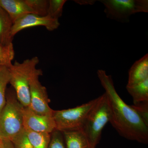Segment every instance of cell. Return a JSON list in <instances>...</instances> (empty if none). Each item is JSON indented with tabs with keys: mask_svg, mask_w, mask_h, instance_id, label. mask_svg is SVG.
Returning a JSON list of instances; mask_svg holds the SVG:
<instances>
[{
	"mask_svg": "<svg viewBox=\"0 0 148 148\" xmlns=\"http://www.w3.org/2000/svg\"><path fill=\"white\" fill-rule=\"evenodd\" d=\"M0 7L8 14L13 23L33 12L26 0H0Z\"/></svg>",
	"mask_w": 148,
	"mask_h": 148,
	"instance_id": "30bf717a",
	"label": "cell"
},
{
	"mask_svg": "<svg viewBox=\"0 0 148 148\" xmlns=\"http://www.w3.org/2000/svg\"><path fill=\"white\" fill-rule=\"evenodd\" d=\"M42 73L40 69H36L32 75L30 83V108L39 114L53 115V110L49 106V100L46 88L39 80Z\"/></svg>",
	"mask_w": 148,
	"mask_h": 148,
	"instance_id": "52a82bcc",
	"label": "cell"
},
{
	"mask_svg": "<svg viewBox=\"0 0 148 148\" xmlns=\"http://www.w3.org/2000/svg\"><path fill=\"white\" fill-rule=\"evenodd\" d=\"M131 106L148 126V101L135 103Z\"/></svg>",
	"mask_w": 148,
	"mask_h": 148,
	"instance_id": "44dd1931",
	"label": "cell"
},
{
	"mask_svg": "<svg viewBox=\"0 0 148 148\" xmlns=\"http://www.w3.org/2000/svg\"><path fill=\"white\" fill-rule=\"evenodd\" d=\"M30 143L34 148H48L50 142L51 133L36 132L24 127Z\"/></svg>",
	"mask_w": 148,
	"mask_h": 148,
	"instance_id": "5bb4252c",
	"label": "cell"
},
{
	"mask_svg": "<svg viewBox=\"0 0 148 148\" xmlns=\"http://www.w3.org/2000/svg\"><path fill=\"white\" fill-rule=\"evenodd\" d=\"M61 132L66 148H92L82 130Z\"/></svg>",
	"mask_w": 148,
	"mask_h": 148,
	"instance_id": "7c38bea8",
	"label": "cell"
},
{
	"mask_svg": "<svg viewBox=\"0 0 148 148\" xmlns=\"http://www.w3.org/2000/svg\"><path fill=\"white\" fill-rule=\"evenodd\" d=\"M24 127L36 132L51 133L56 130L53 115L39 114L30 107L22 110Z\"/></svg>",
	"mask_w": 148,
	"mask_h": 148,
	"instance_id": "ba28073f",
	"label": "cell"
},
{
	"mask_svg": "<svg viewBox=\"0 0 148 148\" xmlns=\"http://www.w3.org/2000/svg\"><path fill=\"white\" fill-rule=\"evenodd\" d=\"M127 92L132 96L133 103L148 101V78L138 84L127 86Z\"/></svg>",
	"mask_w": 148,
	"mask_h": 148,
	"instance_id": "9a60e30c",
	"label": "cell"
},
{
	"mask_svg": "<svg viewBox=\"0 0 148 148\" xmlns=\"http://www.w3.org/2000/svg\"><path fill=\"white\" fill-rule=\"evenodd\" d=\"M2 142V140H0V143H1V142Z\"/></svg>",
	"mask_w": 148,
	"mask_h": 148,
	"instance_id": "484cf974",
	"label": "cell"
},
{
	"mask_svg": "<svg viewBox=\"0 0 148 148\" xmlns=\"http://www.w3.org/2000/svg\"><path fill=\"white\" fill-rule=\"evenodd\" d=\"M110 111L106 93L98 98V101L89 112L82 130L89 140L92 148H95L101 140L102 131L110 122Z\"/></svg>",
	"mask_w": 148,
	"mask_h": 148,
	"instance_id": "277c9868",
	"label": "cell"
},
{
	"mask_svg": "<svg viewBox=\"0 0 148 148\" xmlns=\"http://www.w3.org/2000/svg\"><path fill=\"white\" fill-rule=\"evenodd\" d=\"M10 80V73L8 67L0 66V112L5 104L6 90Z\"/></svg>",
	"mask_w": 148,
	"mask_h": 148,
	"instance_id": "2e32d148",
	"label": "cell"
},
{
	"mask_svg": "<svg viewBox=\"0 0 148 148\" xmlns=\"http://www.w3.org/2000/svg\"><path fill=\"white\" fill-rule=\"evenodd\" d=\"M39 62L38 58L35 56L21 63L15 61L8 68L10 73L9 83L14 89L18 102L23 107H30V80Z\"/></svg>",
	"mask_w": 148,
	"mask_h": 148,
	"instance_id": "7a4b0ae2",
	"label": "cell"
},
{
	"mask_svg": "<svg viewBox=\"0 0 148 148\" xmlns=\"http://www.w3.org/2000/svg\"><path fill=\"white\" fill-rule=\"evenodd\" d=\"M13 44L6 46L0 45V66L9 68L12 64V61L14 57Z\"/></svg>",
	"mask_w": 148,
	"mask_h": 148,
	"instance_id": "e0dca14e",
	"label": "cell"
},
{
	"mask_svg": "<svg viewBox=\"0 0 148 148\" xmlns=\"http://www.w3.org/2000/svg\"><path fill=\"white\" fill-rule=\"evenodd\" d=\"M98 98L73 108L53 111L56 130L61 131L82 129L86 119Z\"/></svg>",
	"mask_w": 148,
	"mask_h": 148,
	"instance_id": "5b68a950",
	"label": "cell"
},
{
	"mask_svg": "<svg viewBox=\"0 0 148 148\" xmlns=\"http://www.w3.org/2000/svg\"><path fill=\"white\" fill-rule=\"evenodd\" d=\"M148 78V54L135 61L128 71L127 86L138 84Z\"/></svg>",
	"mask_w": 148,
	"mask_h": 148,
	"instance_id": "8fae6325",
	"label": "cell"
},
{
	"mask_svg": "<svg viewBox=\"0 0 148 148\" xmlns=\"http://www.w3.org/2000/svg\"><path fill=\"white\" fill-rule=\"evenodd\" d=\"M11 141L14 148H34L28 140L24 128Z\"/></svg>",
	"mask_w": 148,
	"mask_h": 148,
	"instance_id": "ffe728a7",
	"label": "cell"
},
{
	"mask_svg": "<svg viewBox=\"0 0 148 148\" xmlns=\"http://www.w3.org/2000/svg\"><path fill=\"white\" fill-rule=\"evenodd\" d=\"M15 92L10 90L0 112V140L11 141L24 129L22 110Z\"/></svg>",
	"mask_w": 148,
	"mask_h": 148,
	"instance_id": "3957f363",
	"label": "cell"
},
{
	"mask_svg": "<svg viewBox=\"0 0 148 148\" xmlns=\"http://www.w3.org/2000/svg\"><path fill=\"white\" fill-rule=\"evenodd\" d=\"M34 14L47 16L48 8V0H26Z\"/></svg>",
	"mask_w": 148,
	"mask_h": 148,
	"instance_id": "d6986e66",
	"label": "cell"
},
{
	"mask_svg": "<svg viewBox=\"0 0 148 148\" xmlns=\"http://www.w3.org/2000/svg\"><path fill=\"white\" fill-rule=\"evenodd\" d=\"M0 148H3L2 144V142L0 143Z\"/></svg>",
	"mask_w": 148,
	"mask_h": 148,
	"instance_id": "d4e9b609",
	"label": "cell"
},
{
	"mask_svg": "<svg viewBox=\"0 0 148 148\" xmlns=\"http://www.w3.org/2000/svg\"></svg>",
	"mask_w": 148,
	"mask_h": 148,
	"instance_id": "4316f807",
	"label": "cell"
},
{
	"mask_svg": "<svg viewBox=\"0 0 148 148\" xmlns=\"http://www.w3.org/2000/svg\"><path fill=\"white\" fill-rule=\"evenodd\" d=\"M108 18L127 23L130 17L139 12H148V0H101Z\"/></svg>",
	"mask_w": 148,
	"mask_h": 148,
	"instance_id": "8992f818",
	"label": "cell"
},
{
	"mask_svg": "<svg viewBox=\"0 0 148 148\" xmlns=\"http://www.w3.org/2000/svg\"><path fill=\"white\" fill-rule=\"evenodd\" d=\"M13 22L5 10L0 7V45L3 46L12 44L13 38L11 32Z\"/></svg>",
	"mask_w": 148,
	"mask_h": 148,
	"instance_id": "4fadbf2b",
	"label": "cell"
},
{
	"mask_svg": "<svg viewBox=\"0 0 148 148\" xmlns=\"http://www.w3.org/2000/svg\"><path fill=\"white\" fill-rule=\"evenodd\" d=\"M3 148H14L11 141L8 140H2Z\"/></svg>",
	"mask_w": 148,
	"mask_h": 148,
	"instance_id": "cb8c5ba5",
	"label": "cell"
},
{
	"mask_svg": "<svg viewBox=\"0 0 148 148\" xmlns=\"http://www.w3.org/2000/svg\"><path fill=\"white\" fill-rule=\"evenodd\" d=\"M98 78L105 89L110 111V122L122 137L142 144L148 143V126L131 106L118 94L112 76L106 71H97Z\"/></svg>",
	"mask_w": 148,
	"mask_h": 148,
	"instance_id": "6da1fadb",
	"label": "cell"
},
{
	"mask_svg": "<svg viewBox=\"0 0 148 148\" xmlns=\"http://www.w3.org/2000/svg\"><path fill=\"white\" fill-rule=\"evenodd\" d=\"M60 24L58 19L49 16H41L34 14H29L19 18L13 23L11 35L12 38L23 29L31 27L43 26L49 31L52 32L57 29Z\"/></svg>",
	"mask_w": 148,
	"mask_h": 148,
	"instance_id": "9c48e42d",
	"label": "cell"
},
{
	"mask_svg": "<svg viewBox=\"0 0 148 148\" xmlns=\"http://www.w3.org/2000/svg\"><path fill=\"white\" fill-rule=\"evenodd\" d=\"M48 148H66L63 133L56 130L51 133L50 143Z\"/></svg>",
	"mask_w": 148,
	"mask_h": 148,
	"instance_id": "7402d4cb",
	"label": "cell"
},
{
	"mask_svg": "<svg viewBox=\"0 0 148 148\" xmlns=\"http://www.w3.org/2000/svg\"><path fill=\"white\" fill-rule=\"evenodd\" d=\"M47 16L58 19L62 16L63 8L66 0H48Z\"/></svg>",
	"mask_w": 148,
	"mask_h": 148,
	"instance_id": "ac0fdd59",
	"label": "cell"
},
{
	"mask_svg": "<svg viewBox=\"0 0 148 148\" xmlns=\"http://www.w3.org/2000/svg\"><path fill=\"white\" fill-rule=\"evenodd\" d=\"M75 2L81 5H92L94 4L96 1H93V0H81V1H74Z\"/></svg>",
	"mask_w": 148,
	"mask_h": 148,
	"instance_id": "603a6c76",
	"label": "cell"
}]
</instances>
